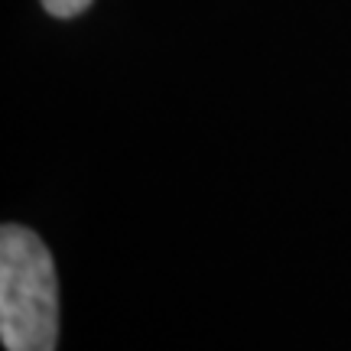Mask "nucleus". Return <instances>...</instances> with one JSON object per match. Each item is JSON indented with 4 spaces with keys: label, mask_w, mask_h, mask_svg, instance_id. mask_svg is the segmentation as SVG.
<instances>
[{
    "label": "nucleus",
    "mask_w": 351,
    "mask_h": 351,
    "mask_svg": "<svg viewBox=\"0 0 351 351\" xmlns=\"http://www.w3.org/2000/svg\"><path fill=\"white\" fill-rule=\"evenodd\" d=\"M59 287L46 244L20 225L0 231V339L7 351H56Z\"/></svg>",
    "instance_id": "1"
},
{
    "label": "nucleus",
    "mask_w": 351,
    "mask_h": 351,
    "mask_svg": "<svg viewBox=\"0 0 351 351\" xmlns=\"http://www.w3.org/2000/svg\"><path fill=\"white\" fill-rule=\"evenodd\" d=\"M43 7H46L52 16H62V20H69V16L85 13L88 7H91V0H43Z\"/></svg>",
    "instance_id": "2"
}]
</instances>
